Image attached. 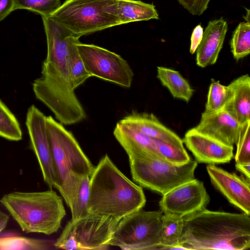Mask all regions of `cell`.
Segmentation results:
<instances>
[{"instance_id":"1","label":"cell","mask_w":250,"mask_h":250,"mask_svg":"<svg viewBox=\"0 0 250 250\" xmlns=\"http://www.w3.org/2000/svg\"><path fill=\"white\" fill-rule=\"evenodd\" d=\"M42 18L47 51L41 75L32 83L33 92L60 123L65 125L78 123L85 119L86 115L70 83L69 51L71 44L80 41V37L50 17Z\"/></svg>"},{"instance_id":"2","label":"cell","mask_w":250,"mask_h":250,"mask_svg":"<svg viewBox=\"0 0 250 250\" xmlns=\"http://www.w3.org/2000/svg\"><path fill=\"white\" fill-rule=\"evenodd\" d=\"M181 250H244L250 248V217L205 208L183 217Z\"/></svg>"},{"instance_id":"3","label":"cell","mask_w":250,"mask_h":250,"mask_svg":"<svg viewBox=\"0 0 250 250\" xmlns=\"http://www.w3.org/2000/svg\"><path fill=\"white\" fill-rule=\"evenodd\" d=\"M146 202L142 188L126 177L105 155L90 177L88 212L120 221L142 209Z\"/></svg>"},{"instance_id":"4","label":"cell","mask_w":250,"mask_h":250,"mask_svg":"<svg viewBox=\"0 0 250 250\" xmlns=\"http://www.w3.org/2000/svg\"><path fill=\"white\" fill-rule=\"evenodd\" d=\"M0 202L25 233L52 234L66 214L62 198L52 190L15 191L4 194Z\"/></svg>"},{"instance_id":"5","label":"cell","mask_w":250,"mask_h":250,"mask_svg":"<svg viewBox=\"0 0 250 250\" xmlns=\"http://www.w3.org/2000/svg\"><path fill=\"white\" fill-rule=\"evenodd\" d=\"M118 0H66L50 17L73 35L81 37L120 25Z\"/></svg>"},{"instance_id":"6","label":"cell","mask_w":250,"mask_h":250,"mask_svg":"<svg viewBox=\"0 0 250 250\" xmlns=\"http://www.w3.org/2000/svg\"><path fill=\"white\" fill-rule=\"evenodd\" d=\"M134 181L143 187L162 195L175 187L195 179L196 161L190 160L175 165L154 157L128 156Z\"/></svg>"},{"instance_id":"7","label":"cell","mask_w":250,"mask_h":250,"mask_svg":"<svg viewBox=\"0 0 250 250\" xmlns=\"http://www.w3.org/2000/svg\"><path fill=\"white\" fill-rule=\"evenodd\" d=\"M161 211L141 209L122 218L109 242L122 250H159L162 234Z\"/></svg>"},{"instance_id":"8","label":"cell","mask_w":250,"mask_h":250,"mask_svg":"<svg viewBox=\"0 0 250 250\" xmlns=\"http://www.w3.org/2000/svg\"><path fill=\"white\" fill-rule=\"evenodd\" d=\"M119 221L91 213L77 219H71L54 246L67 250H106Z\"/></svg>"},{"instance_id":"9","label":"cell","mask_w":250,"mask_h":250,"mask_svg":"<svg viewBox=\"0 0 250 250\" xmlns=\"http://www.w3.org/2000/svg\"><path fill=\"white\" fill-rule=\"evenodd\" d=\"M46 125L60 185L69 172L86 174L90 177L94 167L73 134L51 116L46 117Z\"/></svg>"},{"instance_id":"10","label":"cell","mask_w":250,"mask_h":250,"mask_svg":"<svg viewBox=\"0 0 250 250\" xmlns=\"http://www.w3.org/2000/svg\"><path fill=\"white\" fill-rule=\"evenodd\" d=\"M76 45L86 69L92 77L125 87L131 86L133 71L120 55L94 44L80 42Z\"/></svg>"},{"instance_id":"11","label":"cell","mask_w":250,"mask_h":250,"mask_svg":"<svg viewBox=\"0 0 250 250\" xmlns=\"http://www.w3.org/2000/svg\"><path fill=\"white\" fill-rule=\"evenodd\" d=\"M46 117L34 105L27 110L25 124L30 146L38 159L44 182L59 190L60 182L47 131Z\"/></svg>"},{"instance_id":"12","label":"cell","mask_w":250,"mask_h":250,"mask_svg":"<svg viewBox=\"0 0 250 250\" xmlns=\"http://www.w3.org/2000/svg\"><path fill=\"white\" fill-rule=\"evenodd\" d=\"M209 201L203 183L194 179L163 194L159 205L163 214L183 218L206 208Z\"/></svg>"},{"instance_id":"13","label":"cell","mask_w":250,"mask_h":250,"mask_svg":"<svg viewBox=\"0 0 250 250\" xmlns=\"http://www.w3.org/2000/svg\"><path fill=\"white\" fill-rule=\"evenodd\" d=\"M207 170L213 186L231 204L250 215V179L230 173L215 164H208Z\"/></svg>"},{"instance_id":"14","label":"cell","mask_w":250,"mask_h":250,"mask_svg":"<svg viewBox=\"0 0 250 250\" xmlns=\"http://www.w3.org/2000/svg\"><path fill=\"white\" fill-rule=\"evenodd\" d=\"M182 140L197 162L208 164L227 163L233 157V146L225 145L194 128L187 131Z\"/></svg>"},{"instance_id":"15","label":"cell","mask_w":250,"mask_h":250,"mask_svg":"<svg viewBox=\"0 0 250 250\" xmlns=\"http://www.w3.org/2000/svg\"><path fill=\"white\" fill-rule=\"evenodd\" d=\"M241 124L223 109L218 111L203 112L199 124L194 128L197 131L225 145L235 144Z\"/></svg>"},{"instance_id":"16","label":"cell","mask_w":250,"mask_h":250,"mask_svg":"<svg viewBox=\"0 0 250 250\" xmlns=\"http://www.w3.org/2000/svg\"><path fill=\"white\" fill-rule=\"evenodd\" d=\"M89 186V175L72 171L61 181L59 191L70 209L71 219H77L89 213L87 203Z\"/></svg>"},{"instance_id":"17","label":"cell","mask_w":250,"mask_h":250,"mask_svg":"<svg viewBox=\"0 0 250 250\" xmlns=\"http://www.w3.org/2000/svg\"><path fill=\"white\" fill-rule=\"evenodd\" d=\"M119 122L151 138L184 146L182 139L163 125L153 113L133 111Z\"/></svg>"},{"instance_id":"18","label":"cell","mask_w":250,"mask_h":250,"mask_svg":"<svg viewBox=\"0 0 250 250\" xmlns=\"http://www.w3.org/2000/svg\"><path fill=\"white\" fill-rule=\"evenodd\" d=\"M228 23L222 18L209 21L196 52V64L201 67L216 63L223 47Z\"/></svg>"},{"instance_id":"19","label":"cell","mask_w":250,"mask_h":250,"mask_svg":"<svg viewBox=\"0 0 250 250\" xmlns=\"http://www.w3.org/2000/svg\"><path fill=\"white\" fill-rule=\"evenodd\" d=\"M229 96L224 109L240 124L250 121V78L246 74L228 85Z\"/></svg>"},{"instance_id":"20","label":"cell","mask_w":250,"mask_h":250,"mask_svg":"<svg viewBox=\"0 0 250 250\" xmlns=\"http://www.w3.org/2000/svg\"><path fill=\"white\" fill-rule=\"evenodd\" d=\"M116 13L120 25L159 19L154 5L141 0H118Z\"/></svg>"},{"instance_id":"21","label":"cell","mask_w":250,"mask_h":250,"mask_svg":"<svg viewBox=\"0 0 250 250\" xmlns=\"http://www.w3.org/2000/svg\"><path fill=\"white\" fill-rule=\"evenodd\" d=\"M157 78L173 98L187 103L190 100L194 90L179 72L171 68L158 66Z\"/></svg>"},{"instance_id":"22","label":"cell","mask_w":250,"mask_h":250,"mask_svg":"<svg viewBox=\"0 0 250 250\" xmlns=\"http://www.w3.org/2000/svg\"><path fill=\"white\" fill-rule=\"evenodd\" d=\"M162 234L159 250H181L184 221L183 217L163 213Z\"/></svg>"},{"instance_id":"23","label":"cell","mask_w":250,"mask_h":250,"mask_svg":"<svg viewBox=\"0 0 250 250\" xmlns=\"http://www.w3.org/2000/svg\"><path fill=\"white\" fill-rule=\"evenodd\" d=\"M50 245L45 240L30 238L13 233L0 236V250H44Z\"/></svg>"},{"instance_id":"24","label":"cell","mask_w":250,"mask_h":250,"mask_svg":"<svg viewBox=\"0 0 250 250\" xmlns=\"http://www.w3.org/2000/svg\"><path fill=\"white\" fill-rule=\"evenodd\" d=\"M234 58L238 61L250 53V22H240L234 31L230 42Z\"/></svg>"},{"instance_id":"25","label":"cell","mask_w":250,"mask_h":250,"mask_svg":"<svg viewBox=\"0 0 250 250\" xmlns=\"http://www.w3.org/2000/svg\"><path fill=\"white\" fill-rule=\"evenodd\" d=\"M0 136L6 139L18 141L22 133L16 117L0 100Z\"/></svg>"},{"instance_id":"26","label":"cell","mask_w":250,"mask_h":250,"mask_svg":"<svg viewBox=\"0 0 250 250\" xmlns=\"http://www.w3.org/2000/svg\"><path fill=\"white\" fill-rule=\"evenodd\" d=\"M75 42L70 46L69 51V67L70 81L72 88L75 90L87 79L92 77L86 69L77 50Z\"/></svg>"},{"instance_id":"27","label":"cell","mask_w":250,"mask_h":250,"mask_svg":"<svg viewBox=\"0 0 250 250\" xmlns=\"http://www.w3.org/2000/svg\"><path fill=\"white\" fill-rule=\"evenodd\" d=\"M157 153L159 159L175 165L188 162L190 158L184 146L174 145L155 139Z\"/></svg>"},{"instance_id":"28","label":"cell","mask_w":250,"mask_h":250,"mask_svg":"<svg viewBox=\"0 0 250 250\" xmlns=\"http://www.w3.org/2000/svg\"><path fill=\"white\" fill-rule=\"evenodd\" d=\"M228 86L212 79L210 84L204 112H214L224 109L229 98Z\"/></svg>"},{"instance_id":"29","label":"cell","mask_w":250,"mask_h":250,"mask_svg":"<svg viewBox=\"0 0 250 250\" xmlns=\"http://www.w3.org/2000/svg\"><path fill=\"white\" fill-rule=\"evenodd\" d=\"M61 4V0H15L14 10L26 9L48 17Z\"/></svg>"},{"instance_id":"30","label":"cell","mask_w":250,"mask_h":250,"mask_svg":"<svg viewBox=\"0 0 250 250\" xmlns=\"http://www.w3.org/2000/svg\"><path fill=\"white\" fill-rule=\"evenodd\" d=\"M235 144L236 163H250V121L241 124Z\"/></svg>"},{"instance_id":"31","label":"cell","mask_w":250,"mask_h":250,"mask_svg":"<svg viewBox=\"0 0 250 250\" xmlns=\"http://www.w3.org/2000/svg\"><path fill=\"white\" fill-rule=\"evenodd\" d=\"M211 0H178L193 16H200L206 10Z\"/></svg>"},{"instance_id":"32","label":"cell","mask_w":250,"mask_h":250,"mask_svg":"<svg viewBox=\"0 0 250 250\" xmlns=\"http://www.w3.org/2000/svg\"><path fill=\"white\" fill-rule=\"evenodd\" d=\"M203 32V28L200 24L196 26L193 29L190 39L189 52L191 54H193L196 52L202 41Z\"/></svg>"},{"instance_id":"33","label":"cell","mask_w":250,"mask_h":250,"mask_svg":"<svg viewBox=\"0 0 250 250\" xmlns=\"http://www.w3.org/2000/svg\"><path fill=\"white\" fill-rule=\"evenodd\" d=\"M15 0H0V21L14 11Z\"/></svg>"},{"instance_id":"34","label":"cell","mask_w":250,"mask_h":250,"mask_svg":"<svg viewBox=\"0 0 250 250\" xmlns=\"http://www.w3.org/2000/svg\"><path fill=\"white\" fill-rule=\"evenodd\" d=\"M235 167L236 169L242 172L245 176L250 178V163H236Z\"/></svg>"},{"instance_id":"35","label":"cell","mask_w":250,"mask_h":250,"mask_svg":"<svg viewBox=\"0 0 250 250\" xmlns=\"http://www.w3.org/2000/svg\"><path fill=\"white\" fill-rule=\"evenodd\" d=\"M9 219V216L0 210V233L6 227Z\"/></svg>"}]
</instances>
